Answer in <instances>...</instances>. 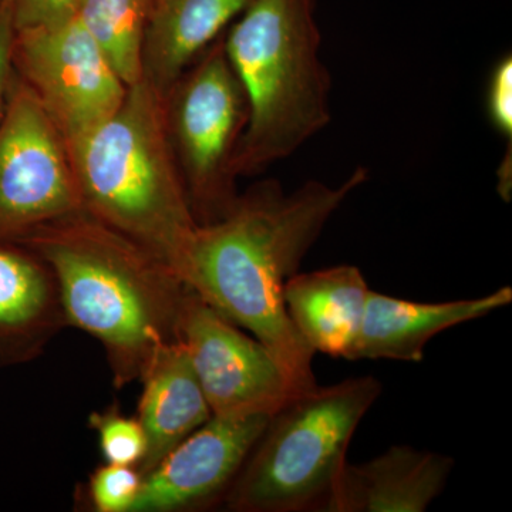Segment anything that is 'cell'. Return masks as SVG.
Returning <instances> with one entry per match:
<instances>
[{
  "label": "cell",
  "instance_id": "9a60e30c",
  "mask_svg": "<svg viewBox=\"0 0 512 512\" xmlns=\"http://www.w3.org/2000/svg\"><path fill=\"white\" fill-rule=\"evenodd\" d=\"M254 0H154L141 79L163 99L175 82Z\"/></svg>",
  "mask_w": 512,
  "mask_h": 512
},
{
  "label": "cell",
  "instance_id": "ffe728a7",
  "mask_svg": "<svg viewBox=\"0 0 512 512\" xmlns=\"http://www.w3.org/2000/svg\"><path fill=\"white\" fill-rule=\"evenodd\" d=\"M487 111L495 130L512 140V57L505 55L498 60L490 76L487 94Z\"/></svg>",
  "mask_w": 512,
  "mask_h": 512
},
{
  "label": "cell",
  "instance_id": "52a82bcc",
  "mask_svg": "<svg viewBox=\"0 0 512 512\" xmlns=\"http://www.w3.org/2000/svg\"><path fill=\"white\" fill-rule=\"evenodd\" d=\"M82 211L66 140L13 72L0 116V242Z\"/></svg>",
  "mask_w": 512,
  "mask_h": 512
},
{
  "label": "cell",
  "instance_id": "ac0fdd59",
  "mask_svg": "<svg viewBox=\"0 0 512 512\" xmlns=\"http://www.w3.org/2000/svg\"><path fill=\"white\" fill-rule=\"evenodd\" d=\"M89 426L97 433L104 463L140 467L146 456V433L136 417L121 413L119 406L90 414Z\"/></svg>",
  "mask_w": 512,
  "mask_h": 512
},
{
  "label": "cell",
  "instance_id": "d6986e66",
  "mask_svg": "<svg viewBox=\"0 0 512 512\" xmlns=\"http://www.w3.org/2000/svg\"><path fill=\"white\" fill-rule=\"evenodd\" d=\"M143 474L137 467L104 463L90 474L87 497L97 512H131Z\"/></svg>",
  "mask_w": 512,
  "mask_h": 512
},
{
  "label": "cell",
  "instance_id": "7402d4cb",
  "mask_svg": "<svg viewBox=\"0 0 512 512\" xmlns=\"http://www.w3.org/2000/svg\"><path fill=\"white\" fill-rule=\"evenodd\" d=\"M12 6L9 0H0V116L5 109L10 80H12V45L15 37Z\"/></svg>",
  "mask_w": 512,
  "mask_h": 512
},
{
  "label": "cell",
  "instance_id": "2e32d148",
  "mask_svg": "<svg viewBox=\"0 0 512 512\" xmlns=\"http://www.w3.org/2000/svg\"><path fill=\"white\" fill-rule=\"evenodd\" d=\"M138 382L143 390L137 419L147 440L146 456L138 470L144 476L185 437L207 423L212 413L180 339L158 349Z\"/></svg>",
  "mask_w": 512,
  "mask_h": 512
},
{
  "label": "cell",
  "instance_id": "8992f818",
  "mask_svg": "<svg viewBox=\"0 0 512 512\" xmlns=\"http://www.w3.org/2000/svg\"><path fill=\"white\" fill-rule=\"evenodd\" d=\"M165 134L198 224L237 202L235 156L248 126L247 94L218 39L163 97Z\"/></svg>",
  "mask_w": 512,
  "mask_h": 512
},
{
  "label": "cell",
  "instance_id": "30bf717a",
  "mask_svg": "<svg viewBox=\"0 0 512 512\" xmlns=\"http://www.w3.org/2000/svg\"><path fill=\"white\" fill-rule=\"evenodd\" d=\"M271 416H212L143 476L131 512L202 510L224 501Z\"/></svg>",
  "mask_w": 512,
  "mask_h": 512
},
{
  "label": "cell",
  "instance_id": "9c48e42d",
  "mask_svg": "<svg viewBox=\"0 0 512 512\" xmlns=\"http://www.w3.org/2000/svg\"><path fill=\"white\" fill-rule=\"evenodd\" d=\"M178 339L212 416H272L296 396L269 350L192 289L181 312Z\"/></svg>",
  "mask_w": 512,
  "mask_h": 512
},
{
  "label": "cell",
  "instance_id": "4fadbf2b",
  "mask_svg": "<svg viewBox=\"0 0 512 512\" xmlns=\"http://www.w3.org/2000/svg\"><path fill=\"white\" fill-rule=\"evenodd\" d=\"M66 328L56 279L35 252L0 242V367L42 356Z\"/></svg>",
  "mask_w": 512,
  "mask_h": 512
},
{
  "label": "cell",
  "instance_id": "5b68a950",
  "mask_svg": "<svg viewBox=\"0 0 512 512\" xmlns=\"http://www.w3.org/2000/svg\"><path fill=\"white\" fill-rule=\"evenodd\" d=\"M360 376L296 394L269 417L225 495L234 512H322L348 463L350 443L382 396Z\"/></svg>",
  "mask_w": 512,
  "mask_h": 512
},
{
  "label": "cell",
  "instance_id": "5bb4252c",
  "mask_svg": "<svg viewBox=\"0 0 512 512\" xmlns=\"http://www.w3.org/2000/svg\"><path fill=\"white\" fill-rule=\"evenodd\" d=\"M370 288L355 265L296 272L284 288L293 326L315 353L350 360Z\"/></svg>",
  "mask_w": 512,
  "mask_h": 512
},
{
  "label": "cell",
  "instance_id": "277c9868",
  "mask_svg": "<svg viewBox=\"0 0 512 512\" xmlns=\"http://www.w3.org/2000/svg\"><path fill=\"white\" fill-rule=\"evenodd\" d=\"M316 0H254L224 40L249 106L238 177L284 160L330 121V76L320 60Z\"/></svg>",
  "mask_w": 512,
  "mask_h": 512
},
{
  "label": "cell",
  "instance_id": "e0dca14e",
  "mask_svg": "<svg viewBox=\"0 0 512 512\" xmlns=\"http://www.w3.org/2000/svg\"><path fill=\"white\" fill-rule=\"evenodd\" d=\"M154 0H77L74 18L128 87L141 80V53Z\"/></svg>",
  "mask_w": 512,
  "mask_h": 512
},
{
  "label": "cell",
  "instance_id": "3957f363",
  "mask_svg": "<svg viewBox=\"0 0 512 512\" xmlns=\"http://www.w3.org/2000/svg\"><path fill=\"white\" fill-rule=\"evenodd\" d=\"M67 147L83 210L181 278L200 224L165 134L163 99L141 79L109 119Z\"/></svg>",
  "mask_w": 512,
  "mask_h": 512
},
{
  "label": "cell",
  "instance_id": "8fae6325",
  "mask_svg": "<svg viewBox=\"0 0 512 512\" xmlns=\"http://www.w3.org/2000/svg\"><path fill=\"white\" fill-rule=\"evenodd\" d=\"M511 302V286L480 298L444 302L409 301L370 289L350 360L421 362L426 346L440 333L485 318Z\"/></svg>",
  "mask_w": 512,
  "mask_h": 512
},
{
  "label": "cell",
  "instance_id": "7c38bea8",
  "mask_svg": "<svg viewBox=\"0 0 512 512\" xmlns=\"http://www.w3.org/2000/svg\"><path fill=\"white\" fill-rule=\"evenodd\" d=\"M456 461L436 451L393 446L346 463L322 512H423L443 493Z\"/></svg>",
  "mask_w": 512,
  "mask_h": 512
},
{
  "label": "cell",
  "instance_id": "6da1fadb",
  "mask_svg": "<svg viewBox=\"0 0 512 512\" xmlns=\"http://www.w3.org/2000/svg\"><path fill=\"white\" fill-rule=\"evenodd\" d=\"M369 178L357 167L338 187L308 181L286 194L275 180L252 185L221 220L198 225L181 279L202 301L258 339L295 394L316 383L315 352L286 311L284 288L330 218Z\"/></svg>",
  "mask_w": 512,
  "mask_h": 512
},
{
  "label": "cell",
  "instance_id": "ba28073f",
  "mask_svg": "<svg viewBox=\"0 0 512 512\" xmlns=\"http://www.w3.org/2000/svg\"><path fill=\"white\" fill-rule=\"evenodd\" d=\"M10 59L67 144L109 119L126 97L127 84L74 16L16 30Z\"/></svg>",
  "mask_w": 512,
  "mask_h": 512
},
{
  "label": "cell",
  "instance_id": "7a4b0ae2",
  "mask_svg": "<svg viewBox=\"0 0 512 512\" xmlns=\"http://www.w3.org/2000/svg\"><path fill=\"white\" fill-rule=\"evenodd\" d=\"M15 244L49 266L66 326L103 346L116 389L138 382L158 349L178 339L191 289L163 259L86 211Z\"/></svg>",
  "mask_w": 512,
  "mask_h": 512
},
{
  "label": "cell",
  "instance_id": "44dd1931",
  "mask_svg": "<svg viewBox=\"0 0 512 512\" xmlns=\"http://www.w3.org/2000/svg\"><path fill=\"white\" fill-rule=\"evenodd\" d=\"M15 29L49 28L72 19L77 0H9Z\"/></svg>",
  "mask_w": 512,
  "mask_h": 512
}]
</instances>
